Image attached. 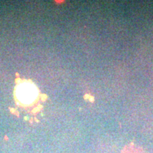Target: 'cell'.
Returning <instances> with one entry per match:
<instances>
[{
	"instance_id": "1",
	"label": "cell",
	"mask_w": 153,
	"mask_h": 153,
	"mask_svg": "<svg viewBox=\"0 0 153 153\" xmlns=\"http://www.w3.org/2000/svg\"><path fill=\"white\" fill-rule=\"evenodd\" d=\"M19 97L24 102L32 101L35 97V91L29 85H23L19 89Z\"/></svg>"
},
{
	"instance_id": "2",
	"label": "cell",
	"mask_w": 153,
	"mask_h": 153,
	"mask_svg": "<svg viewBox=\"0 0 153 153\" xmlns=\"http://www.w3.org/2000/svg\"><path fill=\"white\" fill-rule=\"evenodd\" d=\"M140 149H138L133 145L126 147L122 153H140Z\"/></svg>"
}]
</instances>
